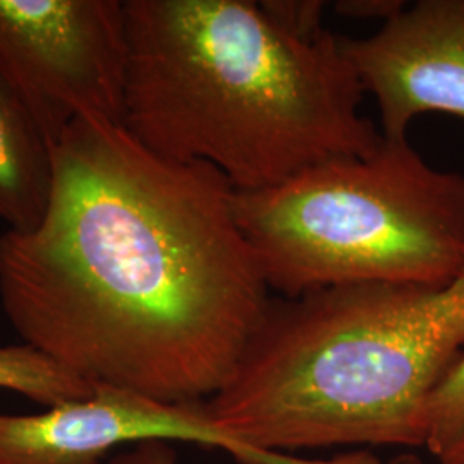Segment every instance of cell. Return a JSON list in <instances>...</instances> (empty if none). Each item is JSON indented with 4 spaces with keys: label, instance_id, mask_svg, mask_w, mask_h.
Here are the masks:
<instances>
[{
    "label": "cell",
    "instance_id": "13",
    "mask_svg": "<svg viewBox=\"0 0 464 464\" xmlns=\"http://www.w3.org/2000/svg\"><path fill=\"white\" fill-rule=\"evenodd\" d=\"M109 464H179V456L172 442L147 440L133 444Z\"/></svg>",
    "mask_w": 464,
    "mask_h": 464
},
{
    "label": "cell",
    "instance_id": "14",
    "mask_svg": "<svg viewBox=\"0 0 464 464\" xmlns=\"http://www.w3.org/2000/svg\"><path fill=\"white\" fill-rule=\"evenodd\" d=\"M437 461L439 464H464V440H461L456 448L450 449Z\"/></svg>",
    "mask_w": 464,
    "mask_h": 464
},
{
    "label": "cell",
    "instance_id": "5",
    "mask_svg": "<svg viewBox=\"0 0 464 464\" xmlns=\"http://www.w3.org/2000/svg\"><path fill=\"white\" fill-rule=\"evenodd\" d=\"M128 26L121 0H0V80L53 147L83 117L122 124Z\"/></svg>",
    "mask_w": 464,
    "mask_h": 464
},
{
    "label": "cell",
    "instance_id": "10",
    "mask_svg": "<svg viewBox=\"0 0 464 464\" xmlns=\"http://www.w3.org/2000/svg\"><path fill=\"white\" fill-rule=\"evenodd\" d=\"M461 440H464V351L429 398L423 448L439 459Z\"/></svg>",
    "mask_w": 464,
    "mask_h": 464
},
{
    "label": "cell",
    "instance_id": "4",
    "mask_svg": "<svg viewBox=\"0 0 464 464\" xmlns=\"http://www.w3.org/2000/svg\"><path fill=\"white\" fill-rule=\"evenodd\" d=\"M270 291L348 284L444 287L464 277V174L431 167L408 138L234 197Z\"/></svg>",
    "mask_w": 464,
    "mask_h": 464
},
{
    "label": "cell",
    "instance_id": "2",
    "mask_svg": "<svg viewBox=\"0 0 464 464\" xmlns=\"http://www.w3.org/2000/svg\"><path fill=\"white\" fill-rule=\"evenodd\" d=\"M124 9L122 126L151 151L216 167L253 193L381 147L341 38L296 40L249 0H124Z\"/></svg>",
    "mask_w": 464,
    "mask_h": 464
},
{
    "label": "cell",
    "instance_id": "15",
    "mask_svg": "<svg viewBox=\"0 0 464 464\" xmlns=\"http://www.w3.org/2000/svg\"><path fill=\"white\" fill-rule=\"evenodd\" d=\"M383 464H427L421 456H418L413 450H402L396 454L392 459Z\"/></svg>",
    "mask_w": 464,
    "mask_h": 464
},
{
    "label": "cell",
    "instance_id": "7",
    "mask_svg": "<svg viewBox=\"0 0 464 464\" xmlns=\"http://www.w3.org/2000/svg\"><path fill=\"white\" fill-rule=\"evenodd\" d=\"M341 45L377 100L385 140H406L427 112L464 121V0H420L377 34Z\"/></svg>",
    "mask_w": 464,
    "mask_h": 464
},
{
    "label": "cell",
    "instance_id": "11",
    "mask_svg": "<svg viewBox=\"0 0 464 464\" xmlns=\"http://www.w3.org/2000/svg\"><path fill=\"white\" fill-rule=\"evenodd\" d=\"M266 19L301 42H318L329 32L324 28L327 2L322 0H260Z\"/></svg>",
    "mask_w": 464,
    "mask_h": 464
},
{
    "label": "cell",
    "instance_id": "9",
    "mask_svg": "<svg viewBox=\"0 0 464 464\" xmlns=\"http://www.w3.org/2000/svg\"><path fill=\"white\" fill-rule=\"evenodd\" d=\"M0 389L17 392L45 408L90 398L95 391L92 383L28 344L0 348Z\"/></svg>",
    "mask_w": 464,
    "mask_h": 464
},
{
    "label": "cell",
    "instance_id": "6",
    "mask_svg": "<svg viewBox=\"0 0 464 464\" xmlns=\"http://www.w3.org/2000/svg\"><path fill=\"white\" fill-rule=\"evenodd\" d=\"M147 440L217 449L239 464H366L358 452L314 458L256 448L226 429L207 402L174 404L109 385L40 415H0V464H99L112 449Z\"/></svg>",
    "mask_w": 464,
    "mask_h": 464
},
{
    "label": "cell",
    "instance_id": "1",
    "mask_svg": "<svg viewBox=\"0 0 464 464\" xmlns=\"http://www.w3.org/2000/svg\"><path fill=\"white\" fill-rule=\"evenodd\" d=\"M236 189L122 124L76 121L52 147L49 203L0 236V303L24 344L76 377L174 404L231 381L272 303Z\"/></svg>",
    "mask_w": 464,
    "mask_h": 464
},
{
    "label": "cell",
    "instance_id": "3",
    "mask_svg": "<svg viewBox=\"0 0 464 464\" xmlns=\"http://www.w3.org/2000/svg\"><path fill=\"white\" fill-rule=\"evenodd\" d=\"M463 351L464 277L281 296L207 408L274 452L413 450L425 444L429 398Z\"/></svg>",
    "mask_w": 464,
    "mask_h": 464
},
{
    "label": "cell",
    "instance_id": "12",
    "mask_svg": "<svg viewBox=\"0 0 464 464\" xmlns=\"http://www.w3.org/2000/svg\"><path fill=\"white\" fill-rule=\"evenodd\" d=\"M406 5L404 0H339L334 4V11L354 21H381L385 24L402 13Z\"/></svg>",
    "mask_w": 464,
    "mask_h": 464
},
{
    "label": "cell",
    "instance_id": "8",
    "mask_svg": "<svg viewBox=\"0 0 464 464\" xmlns=\"http://www.w3.org/2000/svg\"><path fill=\"white\" fill-rule=\"evenodd\" d=\"M52 189V147L11 88L0 80V220L34 229Z\"/></svg>",
    "mask_w": 464,
    "mask_h": 464
}]
</instances>
